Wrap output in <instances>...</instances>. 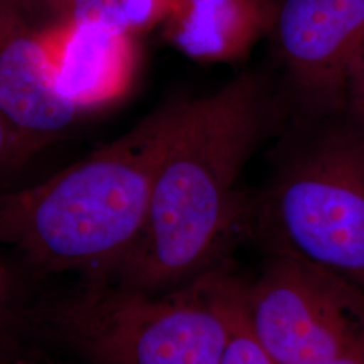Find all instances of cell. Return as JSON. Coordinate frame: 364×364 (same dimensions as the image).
<instances>
[{"mask_svg":"<svg viewBox=\"0 0 364 364\" xmlns=\"http://www.w3.org/2000/svg\"><path fill=\"white\" fill-rule=\"evenodd\" d=\"M293 124L252 200V234L364 291V130L346 115Z\"/></svg>","mask_w":364,"mask_h":364,"instance_id":"cell-4","label":"cell"},{"mask_svg":"<svg viewBox=\"0 0 364 364\" xmlns=\"http://www.w3.org/2000/svg\"><path fill=\"white\" fill-rule=\"evenodd\" d=\"M188 102L170 99L50 178L0 193V245L34 277L108 281L144 228L156 173Z\"/></svg>","mask_w":364,"mask_h":364,"instance_id":"cell-2","label":"cell"},{"mask_svg":"<svg viewBox=\"0 0 364 364\" xmlns=\"http://www.w3.org/2000/svg\"><path fill=\"white\" fill-rule=\"evenodd\" d=\"M328 364H364V348L348 352Z\"/></svg>","mask_w":364,"mask_h":364,"instance_id":"cell-16","label":"cell"},{"mask_svg":"<svg viewBox=\"0 0 364 364\" xmlns=\"http://www.w3.org/2000/svg\"><path fill=\"white\" fill-rule=\"evenodd\" d=\"M31 359H33V358H31ZM28 360H30V359H28ZM25 362H26V360H25ZM21 363H23V362H19V363H14V364H21Z\"/></svg>","mask_w":364,"mask_h":364,"instance_id":"cell-18","label":"cell"},{"mask_svg":"<svg viewBox=\"0 0 364 364\" xmlns=\"http://www.w3.org/2000/svg\"><path fill=\"white\" fill-rule=\"evenodd\" d=\"M21 264L0 258V364H14L36 358L37 308L42 299Z\"/></svg>","mask_w":364,"mask_h":364,"instance_id":"cell-10","label":"cell"},{"mask_svg":"<svg viewBox=\"0 0 364 364\" xmlns=\"http://www.w3.org/2000/svg\"><path fill=\"white\" fill-rule=\"evenodd\" d=\"M273 0H183L170 15V36L191 52L236 50L269 33Z\"/></svg>","mask_w":364,"mask_h":364,"instance_id":"cell-9","label":"cell"},{"mask_svg":"<svg viewBox=\"0 0 364 364\" xmlns=\"http://www.w3.org/2000/svg\"><path fill=\"white\" fill-rule=\"evenodd\" d=\"M277 97L255 72L189 99L156 173L144 228L109 282L159 294L230 263L252 234L239 182L270 129Z\"/></svg>","mask_w":364,"mask_h":364,"instance_id":"cell-1","label":"cell"},{"mask_svg":"<svg viewBox=\"0 0 364 364\" xmlns=\"http://www.w3.org/2000/svg\"><path fill=\"white\" fill-rule=\"evenodd\" d=\"M33 156L0 117V178L15 168H21Z\"/></svg>","mask_w":364,"mask_h":364,"instance_id":"cell-15","label":"cell"},{"mask_svg":"<svg viewBox=\"0 0 364 364\" xmlns=\"http://www.w3.org/2000/svg\"><path fill=\"white\" fill-rule=\"evenodd\" d=\"M343 115L364 130V39L352 60Z\"/></svg>","mask_w":364,"mask_h":364,"instance_id":"cell-14","label":"cell"},{"mask_svg":"<svg viewBox=\"0 0 364 364\" xmlns=\"http://www.w3.org/2000/svg\"><path fill=\"white\" fill-rule=\"evenodd\" d=\"M269 36L293 122L344 114L352 60L364 39V0H273Z\"/></svg>","mask_w":364,"mask_h":364,"instance_id":"cell-6","label":"cell"},{"mask_svg":"<svg viewBox=\"0 0 364 364\" xmlns=\"http://www.w3.org/2000/svg\"><path fill=\"white\" fill-rule=\"evenodd\" d=\"M127 28L136 33L168 21L183 0H117Z\"/></svg>","mask_w":364,"mask_h":364,"instance_id":"cell-13","label":"cell"},{"mask_svg":"<svg viewBox=\"0 0 364 364\" xmlns=\"http://www.w3.org/2000/svg\"><path fill=\"white\" fill-rule=\"evenodd\" d=\"M242 287L230 263L159 294L78 281L42 296L37 335L82 364H218Z\"/></svg>","mask_w":364,"mask_h":364,"instance_id":"cell-3","label":"cell"},{"mask_svg":"<svg viewBox=\"0 0 364 364\" xmlns=\"http://www.w3.org/2000/svg\"><path fill=\"white\" fill-rule=\"evenodd\" d=\"M82 114L57 87L43 34L18 0H0V117L7 127L37 154Z\"/></svg>","mask_w":364,"mask_h":364,"instance_id":"cell-7","label":"cell"},{"mask_svg":"<svg viewBox=\"0 0 364 364\" xmlns=\"http://www.w3.org/2000/svg\"><path fill=\"white\" fill-rule=\"evenodd\" d=\"M18 3L41 33L66 30L88 22H108L127 28L117 0H18Z\"/></svg>","mask_w":364,"mask_h":364,"instance_id":"cell-11","label":"cell"},{"mask_svg":"<svg viewBox=\"0 0 364 364\" xmlns=\"http://www.w3.org/2000/svg\"><path fill=\"white\" fill-rule=\"evenodd\" d=\"M37 358H33V359H30V360H26V362H23V363L21 364H37Z\"/></svg>","mask_w":364,"mask_h":364,"instance_id":"cell-17","label":"cell"},{"mask_svg":"<svg viewBox=\"0 0 364 364\" xmlns=\"http://www.w3.org/2000/svg\"><path fill=\"white\" fill-rule=\"evenodd\" d=\"M60 92L85 114L114 100L130 77L132 31L108 22H88L42 33Z\"/></svg>","mask_w":364,"mask_h":364,"instance_id":"cell-8","label":"cell"},{"mask_svg":"<svg viewBox=\"0 0 364 364\" xmlns=\"http://www.w3.org/2000/svg\"><path fill=\"white\" fill-rule=\"evenodd\" d=\"M243 311L275 364H328L364 348V291L281 248L243 284Z\"/></svg>","mask_w":364,"mask_h":364,"instance_id":"cell-5","label":"cell"},{"mask_svg":"<svg viewBox=\"0 0 364 364\" xmlns=\"http://www.w3.org/2000/svg\"><path fill=\"white\" fill-rule=\"evenodd\" d=\"M218 364H275L272 356L254 335L251 326H248L243 311L242 291L235 309L228 338Z\"/></svg>","mask_w":364,"mask_h":364,"instance_id":"cell-12","label":"cell"}]
</instances>
